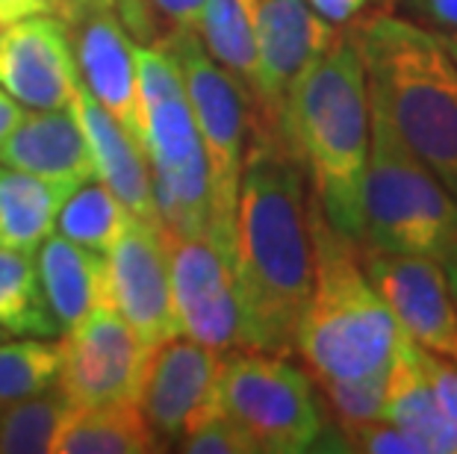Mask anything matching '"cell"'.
Returning a JSON list of instances; mask_svg holds the SVG:
<instances>
[{
    "mask_svg": "<svg viewBox=\"0 0 457 454\" xmlns=\"http://www.w3.org/2000/svg\"><path fill=\"white\" fill-rule=\"evenodd\" d=\"M313 239V284L301 310L295 349L316 378H366L390 369L398 325L386 310L360 248L307 201Z\"/></svg>",
    "mask_w": 457,
    "mask_h": 454,
    "instance_id": "cell-4",
    "label": "cell"
},
{
    "mask_svg": "<svg viewBox=\"0 0 457 454\" xmlns=\"http://www.w3.org/2000/svg\"><path fill=\"white\" fill-rule=\"evenodd\" d=\"M160 234L180 334L221 354L242 349V307L230 254L210 236L178 234L162 221Z\"/></svg>",
    "mask_w": 457,
    "mask_h": 454,
    "instance_id": "cell-9",
    "label": "cell"
},
{
    "mask_svg": "<svg viewBox=\"0 0 457 454\" xmlns=\"http://www.w3.org/2000/svg\"><path fill=\"white\" fill-rule=\"evenodd\" d=\"M360 248L428 257L457 295V198L407 142L384 106L369 95V160L363 175Z\"/></svg>",
    "mask_w": 457,
    "mask_h": 454,
    "instance_id": "cell-5",
    "label": "cell"
},
{
    "mask_svg": "<svg viewBox=\"0 0 457 454\" xmlns=\"http://www.w3.org/2000/svg\"><path fill=\"white\" fill-rule=\"evenodd\" d=\"M402 6L416 24L434 27V33L457 30V0H402Z\"/></svg>",
    "mask_w": 457,
    "mask_h": 454,
    "instance_id": "cell-32",
    "label": "cell"
},
{
    "mask_svg": "<svg viewBox=\"0 0 457 454\" xmlns=\"http://www.w3.org/2000/svg\"><path fill=\"white\" fill-rule=\"evenodd\" d=\"M130 212L98 177L77 186L56 216V230L71 243L106 254L128 225Z\"/></svg>",
    "mask_w": 457,
    "mask_h": 454,
    "instance_id": "cell-25",
    "label": "cell"
},
{
    "mask_svg": "<svg viewBox=\"0 0 457 454\" xmlns=\"http://www.w3.org/2000/svg\"><path fill=\"white\" fill-rule=\"evenodd\" d=\"M0 166L77 189L95 180V162L71 106L24 112L0 148Z\"/></svg>",
    "mask_w": 457,
    "mask_h": 454,
    "instance_id": "cell-18",
    "label": "cell"
},
{
    "mask_svg": "<svg viewBox=\"0 0 457 454\" xmlns=\"http://www.w3.org/2000/svg\"><path fill=\"white\" fill-rule=\"evenodd\" d=\"M24 119V106L18 103L12 95L0 89V148L9 139V133L18 128V121Z\"/></svg>",
    "mask_w": 457,
    "mask_h": 454,
    "instance_id": "cell-36",
    "label": "cell"
},
{
    "mask_svg": "<svg viewBox=\"0 0 457 454\" xmlns=\"http://www.w3.org/2000/svg\"><path fill=\"white\" fill-rule=\"evenodd\" d=\"M436 36H440V42L445 45V51H449L452 60L457 62V30L454 33H436Z\"/></svg>",
    "mask_w": 457,
    "mask_h": 454,
    "instance_id": "cell-38",
    "label": "cell"
},
{
    "mask_svg": "<svg viewBox=\"0 0 457 454\" xmlns=\"http://www.w3.org/2000/svg\"><path fill=\"white\" fill-rule=\"evenodd\" d=\"M384 419H390L425 446L428 454H457V428L436 401L420 363V349L398 327L395 351L386 369Z\"/></svg>",
    "mask_w": 457,
    "mask_h": 454,
    "instance_id": "cell-20",
    "label": "cell"
},
{
    "mask_svg": "<svg viewBox=\"0 0 457 454\" xmlns=\"http://www.w3.org/2000/svg\"><path fill=\"white\" fill-rule=\"evenodd\" d=\"M307 4L313 6L325 21H330L334 27H343V24H352L354 18L363 12L369 0H307Z\"/></svg>",
    "mask_w": 457,
    "mask_h": 454,
    "instance_id": "cell-35",
    "label": "cell"
},
{
    "mask_svg": "<svg viewBox=\"0 0 457 454\" xmlns=\"http://www.w3.org/2000/svg\"><path fill=\"white\" fill-rule=\"evenodd\" d=\"M56 386L71 408L139 401L151 345L136 336L115 307H101L65 331Z\"/></svg>",
    "mask_w": 457,
    "mask_h": 454,
    "instance_id": "cell-10",
    "label": "cell"
},
{
    "mask_svg": "<svg viewBox=\"0 0 457 454\" xmlns=\"http://www.w3.org/2000/svg\"><path fill=\"white\" fill-rule=\"evenodd\" d=\"M80 83L60 15H30L0 33V89L27 110H65Z\"/></svg>",
    "mask_w": 457,
    "mask_h": 454,
    "instance_id": "cell-16",
    "label": "cell"
},
{
    "mask_svg": "<svg viewBox=\"0 0 457 454\" xmlns=\"http://www.w3.org/2000/svg\"><path fill=\"white\" fill-rule=\"evenodd\" d=\"M62 345L47 336H21L15 343L0 340V408L51 390L60 381Z\"/></svg>",
    "mask_w": 457,
    "mask_h": 454,
    "instance_id": "cell-27",
    "label": "cell"
},
{
    "mask_svg": "<svg viewBox=\"0 0 457 454\" xmlns=\"http://www.w3.org/2000/svg\"><path fill=\"white\" fill-rule=\"evenodd\" d=\"M180 451L189 454H254L257 446L245 431L239 428V422H233L225 408L207 413L201 422L180 437Z\"/></svg>",
    "mask_w": 457,
    "mask_h": 454,
    "instance_id": "cell-29",
    "label": "cell"
},
{
    "mask_svg": "<svg viewBox=\"0 0 457 454\" xmlns=\"http://www.w3.org/2000/svg\"><path fill=\"white\" fill-rule=\"evenodd\" d=\"M257 6L260 0H207L195 24L204 51L245 89L248 98L257 77Z\"/></svg>",
    "mask_w": 457,
    "mask_h": 454,
    "instance_id": "cell-23",
    "label": "cell"
},
{
    "mask_svg": "<svg viewBox=\"0 0 457 454\" xmlns=\"http://www.w3.org/2000/svg\"><path fill=\"white\" fill-rule=\"evenodd\" d=\"M221 357L183 334L151 345L139 408L160 440H180L192 425L221 408Z\"/></svg>",
    "mask_w": 457,
    "mask_h": 454,
    "instance_id": "cell-13",
    "label": "cell"
},
{
    "mask_svg": "<svg viewBox=\"0 0 457 454\" xmlns=\"http://www.w3.org/2000/svg\"><path fill=\"white\" fill-rule=\"evenodd\" d=\"M316 381L322 386L339 428L384 419L386 372L366 375V378H316Z\"/></svg>",
    "mask_w": 457,
    "mask_h": 454,
    "instance_id": "cell-28",
    "label": "cell"
},
{
    "mask_svg": "<svg viewBox=\"0 0 457 454\" xmlns=\"http://www.w3.org/2000/svg\"><path fill=\"white\" fill-rule=\"evenodd\" d=\"M4 336H6V334H4V331H0V340H4Z\"/></svg>",
    "mask_w": 457,
    "mask_h": 454,
    "instance_id": "cell-40",
    "label": "cell"
},
{
    "mask_svg": "<svg viewBox=\"0 0 457 454\" xmlns=\"http://www.w3.org/2000/svg\"><path fill=\"white\" fill-rule=\"evenodd\" d=\"M339 27L325 21L307 0H260L257 77L251 89V130L280 136V115L298 74L334 42ZM284 142V139H280Z\"/></svg>",
    "mask_w": 457,
    "mask_h": 454,
    "instance_id": "cell-11",
    "label": "cell"
},
{
    "mask_svg": "<svg viewBox=\"0 0 457 454\" xmlns=\"http://www.w3.org/2000/svg\"><path fill=\"white\" fill-rule=\"evenodd\" d=\"M74 189L0 166V245L36 254L56 230V216Z\"/></svg>",
    "mask_w": 457,
    "mask_h": 454,
    "instance_id": "cell-22",
    "label": "cell"
},
{
    "mask_svg": "<svg viewBox=\"0 0 457 454\" xmlns=\"http://www.w3.org/2000/svg\"><path fill=\"white\" fill-rule=\"evenodd\" d=\"M280 139L313 186L337 230L363 239V175L369 160V83L352 30L330 42L287 95Z\"/></svg>",
    "mask_w": 457,
    "mask_h": 454,
    "instance_id": "cell-2",
    "label": "cell"
},
{
    "mask_svg": "<svg viewBox=\"0 0 457 454\" xmlns=\"http://www.w3.org/2000/svg\"><path fill=\"white\" fill-rule=\"evenodd\" d=\"M360 263L402 334L457 366V295L434 260L363 248Z\"/></svg>",
    "mask_w": 457,
    "mask_h": 454,
    "instance_id": "cell-12",
    "label": "cell"
},
{
    "mask_svg": "<svg viewBox=\"0 0 457 454\" xmlns=\"http://www.w3.org/2000/svg\"><path fill=\"white\" fill-rule=\"evenodd\" d=\"M92 4H106V0H56V6H60V12L56 15L65 21V18H71L74 12H80V9L92 6Z\"/></svg>",
    "mask_w": 457,
    "mask_h": 454,
    "instance_id": "cell-37",
    "label": "cell"
},
{
    "mask_svg": "<svg viewBox=\"0 0 457 454\" xmlns=\"http://www.w3.org/2000/svg\"><path fill=\"white\" fill-rule=\"evenodd\" d=\"M219 399L228 417L254 440L257 451H310L325 431L313 384L284 354L225 351Z\"/></svg>",
    "mask_w": 457,
    "mask_h": 454,
    "instance_id": "cell-8",
    "label": "cell"
},
{
    "mask_svg": "<svg viewBox=\"0 0 457 454\" xmlns=\"http://www.w3.org/2000/svg\"><path fill=\"white\" fill-rule=\"evenodd\" d=\"M106 266L112 307L145 345H157L180 334L160 221L130 216L115 245L106 251Z\"/></svg>",
    "mask_w": 457,
    "mask_h": 454,
    "instance_id": "cell-14",
    "label": "cell"
},
{
    "mask_svg": "<svg viewBox=\"0 0 457 454\" xmlns=\"http://www.w3.org/2000/svg\"><path fill=\"white\" fill-rule=\"evenodd\" d=\"M165 442L145 419L139 401L68 408L54 433L51 454H154Z\"/></svg>",
    "mask_w": 457,
    "mask_h": 454,
    "instance_id": "cell-21",
    "label": "cell"
},
{
    "mask_svg": "<svg viewBox=\"0 0 457 454\" xmlns=\"http://www.w3.org/2000/svg\"><path fill=\"white\" fill-rule=\"evenodd\" d=\"M56 0H0V27L21 21L30 15H56Z\"/></svg>",
    "mask_w": 457,
    "mask_h": 454,
    "instance_id": "cell-34",
    "label": "cell"
},
{
    "mask_svg": "<svg viewBox=\"0 0 457 454\" xmlns=\"http://www.w3.org/2000/svg\"><path fill=\"white\" fill-rule=\"evenodd\" d=\"M230 266L242 307V349L287 357L313 284V239L304 171L271 133L248 130Z\"/></svg>",
    "mask_w": 457,
    "mask_h": 454,
    "instance_id": "cell-1",
    "label": "cell"
},
{
    "mask_svg": "<svg viewBox=\"0 0 457 454\" xmlns=\"http://www.w3.org/2000/svg\"><path fill=\"white\" fill-rule=\"evenodd\" d=\"M369 95L457 198V62L440 36L413 18L369 15L352 27Z\"/></svg>",
    "mask_w": 457,
    "mask_h": 454,
    "instance_id": "cell-3",
    "label": "cell"
},
{
    "mask_svg": "<svg viewBox=\"0 0 457 454\" xmlns=\"http://www.w3.org/2000/svg\"><path fill=\"white\" fill-rule=\"evenodd\" d=\"M71 408L60 386L0 408V454H51L54 433Z\"/></svg>",
    "mask_w": 457,
    "mask_h": 454,
    "instance_id": "cell-26",
    "label": "cell"
},
{
    "mask_svg": "<svg viewBox=\"0 0 457 454\" xmlns=\"http://www.w3.org/2000/svg\"><path fill=\"white\" fill-rule=\"evenodd\" d=\"M65 27L71 33L80 83L136 142H142L145 124L136 80V45L124 30L112 0L80 9L65 18Z\"/></svg>",
    "mask_w": 457,
    "mask_h": 454,
    "instance_id": "cell-15",
    "label": "cell"
},
{
    "mask_svg": "<svg viewBox=\"0 0 457 454\" xmlns=\"http://www.w3.org/2000/svg\"><path fill=\"white\" fill-rule=\"evenodd\" d=\"M36 272L45 301L60 325V334L71 331L86 316L101 307H112V284L106 254L71 243L62 234H51L36 248Z\"/></svg>",
    "mask_w": 457,
    "mask_h": 454,
    "instance_id": "cell-19",
    "label": "cell"
},
{
    "mask_svg": "<svg viewBox=\"0 0 457 454\" xmlns=\"http://www.w3.org/2000/svg\"><path fill=\"white\" fill-rule=\"evenodd\" d=\"M136 80L157 216L178 234L210 236V166L192 119L180 65L160 45H136Z\"/></svg>",
    "mask_w": 457,
    "mask_h": 454,
    "instance_id": "cell-6",
    "label": "cell"
},
{
    "mask_svg": "<svg viewBox=\"0 0 457 454\" xmlns=\"http://www.w3.org/2000/svg\"><path fill=\"white\" fill-rule=\"evenodd\" d=\"M0 331L12 336H56L60 325L45 301L33 254L0 245Z\"/></svg>",
    "mask_w": 457,
    "mask_h": 454,
    "instance_id": "cell-24",
    "label": "cell"
},
{
    "mask_svg": "<svg viewBox=\"0 0 457 454\" xmlns=\"http://www.w3.org/2000/svg\"><path fill=\"white\" fill-rule=\"evenodd\" d=\"M345 442L352 451H369V454H428L425 446L407 431H402L390 419H375L363 425L343 428Z\"/></svg>",
    "mask_w": 457,
    "mask_h": 454,
    "instance_id": "cell-30",
    "label": "cell"
},
{
    "mask_svg": "<svg viewBox=\"0 0 457 454\" xmlns=\"http://www.w3.org/2000/svg\"><path fill=\"white\" fill-rule=\"evenodd\" d=\"M71 112L83 130V139L89 144L95 175L106 189L128 207L130 216L145 221H160L157 204L151 192V166L145 144L136 142L110 112L104 110L89 95L83 83H77Z\"/></svg>",
    "mask_w": 457,
    "mask_h": 454,
    "instance_id": "cell-17",
    "label": "cell"
},
{
    "mask_svg": "<svg viewBox=\"0 0 457 454\" xmlns=\"http://www.w3.org/2000/svg\"><path fill=\"white\" fill-rule=\"evenodd\" d=\"M154 6V12L169 18L171 27H189V30H195L198 24V15L204 12V6H207V0H148Z\"/></svg>",
    "mask_w": 457,
    "mask_h": 454,
    "instance_id": "cell-33",
    "label": "cell"
},
{
    "mask_svg": "<svg viewBox=\"0 0 457 454\" xmlns=\"http://www.w3.org/2000/svg\"><path fill=\"white\" fill-rule=\"evenodd\" d=\"M180 65L187 98L192 106L198 136L210 166V192H212V230L210 239L230 254L233 239V212H237L239 177L245 166L251 110L245 89L204 51L201 38L189 27H171L160 38Z\"/></svg>",
    "mask_w": 457,
    "mask_h": 454,
    "instance_id": "cell-7",
    "label": "cell"
},
{
    "mask_svg": "<svg viewBox=\"0 0 457 454\" xmlns=\"http://www.w3.org/2000/svg\"><path fill=\"white\" fill-rule=\"evenodd\" d=\"M384 4H395V0H384Z\"/></svg>",
    "mask_w": 457,
    "mask_h": 454,
    "instance_id": "cell-39",
    "label": "cell"
},
{
    "mask_svg": "<svg viewBox=\"0 0 457 454\" xmlns=\"http://www.w3.org/2000/svg\"><path fill=\"white\" fill-rule=\"evenodd\" d=\"M416 349H420V345H416ZM420 363L428 375V381L434 386L440 408L445 410V417H449L457 428V366L452 360H443V357L425 351V349H420Z\"/></svg>",
    "mask_w": 457,
    "mask_h": 454,
    "instance_id": "cell-31",
    "label": "cell"
}]
</instances>
